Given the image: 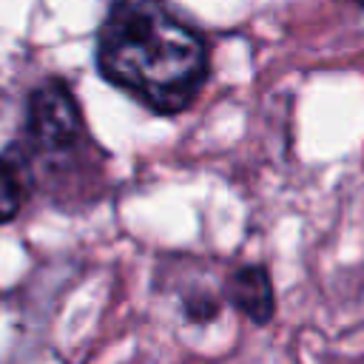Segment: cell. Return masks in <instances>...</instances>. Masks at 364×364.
<instances>
[{"instance_id":"cell-5","label":"cell","mask_w":364,"mask_h":364,"mask_svg":"<svg viewBox=\"0 0 364 364\" xmlns=\"http://www.w3.org/2000/svg\"><path fill=\"white\" fill-rule=\"evenodd\" d=\"M358 3H364V0H358Z\"/></svg>"},{"instance_id":"cell-2","label":"cell","mask_w":364,"mask_h":364,"mask_svg":"<svg viewBox=\"0 0 364 364\" xmlns=\"http://www.w3.org/2000/svg\"><path fill=\"white\" fill-rule=\"evenodd\" d=\"M85 139L82 111L63 80H46L28 97L26 148L31 154L71 151Z\"/></svg>"},{"instance_id":"cell-4","label":"cell","mask_w":364,"mask_h":364,"mask_svg":"<svg viewBox=\"0 0 364 364\" xmlns=\"http://www.w3.org/2000/svg\"><path fill=\"white\" fill-rule=\"evenodd\" d=\"M31 182V151L23 142L9 145L0 154V222H9L20 213Z\"/></svg>"},{"instance_id":"cell-1","label":"cell","mask_w":364,"mask_h":364,"mask_svg":"<svg viewBox=\"0 0 364 364\" xmlns=\"http://www.w3.org/2000/svg\"><path fill=\"white\" fill-rule=\"evenodd\" d=\"M97 68L145 108L179 114L205 85L208 46L165 0H108L97 28Z\"/></svg>"},{"instance_id":"cell-3","label":"cell","mask_w":364,"mask_h":364,"mask_svg":"<svg viewBox=\"0 0 364 364\" xmlns=\"http://www.w3.org/2000/svg\"><path fill=\"white\" fill-rule=\"evenodd\" d=\"M225 293H228V301L256 324H264L273 316V287L264 267H256V264L239 267L236 273L228 276Z\"/></svg>"}]
</instances>
